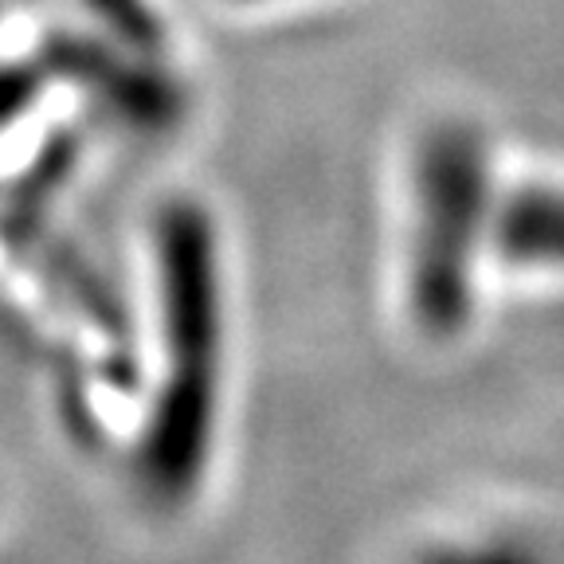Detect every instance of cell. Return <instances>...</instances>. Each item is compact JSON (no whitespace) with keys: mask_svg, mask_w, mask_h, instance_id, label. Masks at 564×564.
Segmentation results:
<instances>
[{"mask_svg":"<svg viewBox=\"0 0 564 564\" xmlns=\"http://www.w3.org/2000/svg\"><path fill=\"white\" fill-rule=\"evenodd\" d=\"M415 564H549L529 541L518 538H494L475 541V545H443L423 553Z\"/></svg>","mask_w":564,"mask_h":564,"instance_id":"277c9868","label":"cell"},{"mask_svg":"<svg viewBox=\"0 0 564 564\" xmlns=\"http://www.w3.org/2000/svg\"><path fill=\"white\" fill-rule=\"evenodd\" d=\"M490 228V153L482 133L463 122L435 126L415 158L412 231V310L432 337L467 326L478 247Z\"/></svg>","mask_w":564,"mask_h":564,"instance_id":"7a4b0ae2","label":"cell"},{"mask_svg":"<svg viewBox=\"0 0 564 564\" xmlns=\"http://www.w3.org/2000/svg\"><path fill=\"white\" fill-rule=\"evenodd\" d=\"M490 243L513 267H564V188H518L494 212Z\"/></svg>","mask_w":564,"mask_h":564,"instance_id":"3957f363","label":"cell"},{"mask_svg":"<svg viewBox=\"0 0 564 564\" xmlns=\"http://www.w3.org/2000/svg\"><path fill=\"white\" fill-rule=\"evenodd\" d=\"M165 384L141 435L138 475L158 506H181L208 467L224 369V286L208 212L176 200L158 220Z\"/></svg>","mask_w":564,"mask_h":564,"instance_id":"6da1fadb","label":"cell"},{"mask_svg":"<svg viewBox=\"0 0 564 564\" xmlns=\"http://www.w3.org/2000/svg\"><path fill=\"white\" fill-rule=\"evenodd\" d=\"M247 4H259V0H247Z\"/></svg>","mask_w":564,"mask_h":564,"instance_id":"5b68a950","label":"cell"}]
</instances>
